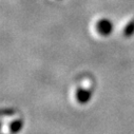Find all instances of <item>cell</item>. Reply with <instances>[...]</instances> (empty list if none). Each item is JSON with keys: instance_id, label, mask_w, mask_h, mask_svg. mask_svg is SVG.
<instances>
[{"instance_id": "cell-3", "label": "cell", "mask_w": 134, "mask_h": 134, "mask_svg": "<svg viewBox=\"0 0 134 134\" xmlns=\"http://www.w3.org/2000/svg\"><path fill=\"white\" fill-rule=\"evenodd\" d=\"M2 118H8L7 121L2 122V134H18L23 128V119L17 114L11 116H5Z\"/></svg>"}, {"instance_id": "cell-4", "label": "cell", "mask_w": 134, "mask_h": 134, "mask_svg": "<svg viewBox=\"0 0 134 134\" xmlns=\"http://www.w3.org/2000/svg\"><path fill=\"white\" fill-rule=\"evenodd\" d=\"M134 34V19L129 20L122 26V35L125 37H130Z\"/></svg>"}, {"instance_id": "cell-1", "label": "cell", "mask_w": 134, "mask_h": 134, "mask_svg": "<svg viewBox=\"0 0 134 134\" xmlns=\"http://www.w3.org/2000/svg\"><path fill=\"white\" fill-rule=\"evenodd\" d=\"M113 22L107 17H98L92 22L91 32L96 38H107L113 33Z\"/></svg>"}, {"instance_id": "cell-5", "label": "cell", "mask_w": 134, "mask_h": 134, "mask_svg": "<svg viewBox=\"0 0 134 134\" xmlns=\"http://www.w3.org/2000/svg\"><path fill=\"white\" fill-rule=\"evenodd\" d=\"M52 1H61V0H52Z\"/></svg>"}, {"instance_id": "cell-2", "label": "cell", "mask_w": 134, "mask_h": 134, "mask_svg": "<svg viewBox=\"0 0 134 134\" xmlns=\"http://www.w3.org/2000/svg\"><path fill=\"white\" fill-rule=\"evenodd\" d=\"M93 93H94V89L88 88L77 81V83L74 85L71 90V97H72V100L74 102L75 105L86 106L92 99Z\"/></svg>"}]
</instances>
